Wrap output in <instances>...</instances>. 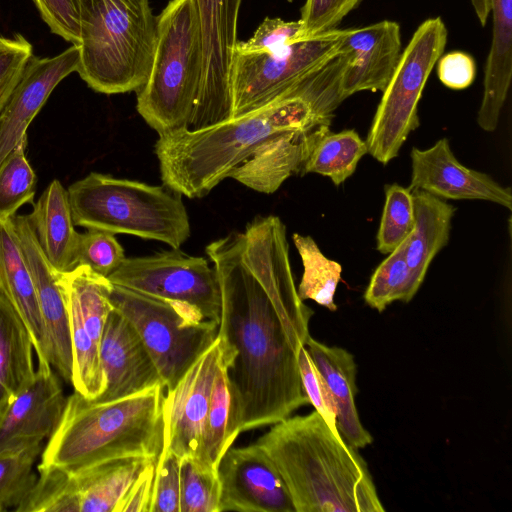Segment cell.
Segmentation results:
<instances>
[{"label": "cell", "mask_w": 512, "mask_h": 512, "mask_svg": "<svg viewBox=\"0 0 512 512\" xmlns=\"http://www.w3.org/2000/svg\"><path fill=\"white\" fill-rule=\"evenodd\" d=\"M349 55L341 50L267 105L200 129L159 136L155 153L163 184L201 198L269 139L330 126L345 100L342 80Z\"/></svg>", "instance_id": "obj_2"}, {"label": "cell", "mask_w": 512, "mask_h": 512, "mask_svg": "<svg viewBox=\"0 0 512 512\" xmlns=\"http://www.w3.org/2000/svg\"><path fill=\"white\" fill-rule=\"evenodd\" d=\"M305 347L333 396L341 437L357 450L371 444L373 438L362 425L355 405L357 366L354 356L346 349L327 346L311 336Z\"/></svg>", "instance_id": "obj_23"}, {"label": "cell", "mask_w": 512, "mask_h": 512, "mask_svg": "<svg viewBox=\"0 0 512 512\" xmlns=\"http://www.w3.org/2000/svg\"><path fill=\"white\" fill-rule=\"evenodd\" d=\"M415 225L412 191L397 183L385 186V203L377 232L376 249L390 254L411 235Z\"/></svg>", "instance_id": "obj_33"}, {"label": "cell", "mask_w": 512, "mask_h": 512, "mask_svg": "<svg viewBox=\"0 0 512 512\" xmlns=\"http://www.w3.org/2000/svg\"><path fill=\"white\" fill-rule=\"evenodd\" d=\"M66 403L62 386L49 363H38L34 377L0 415V452L49 438Z\"/></svg>", "instance_id": "obj_17"}, {"label": "cell", "mask_w": 512, "mask_h": 512, "mask_svg": "<svg viewBox=\"0 0 512 512\" xmlns=\"http://www.w3.org/2000/svg\"><path fill=\"white\" fill-rule=\"evenodd\" d=\"M218 512H295L286 485L255 443L229 448L217 466Z\"/></svg>", "instance_id": "obj_14"}, {"label": "cell", "mask_w": 512, "mask_h": 512, "mask_svg": "<svg viewBox=\"0 0 512 512\" xmlns=\"http://www.w3.org/2000/svg\"><path fill=\"white\" fill-rule=\"evenodd\" d=\"M301 40L304 39L300 20L284 21L267 17L249 40L238 41L236 53H275Z\"/></svg>", "instance_id": "obj_38"}, {"label": "cell", "mask_w": 512, "mask_h": 512, "mask_svg": "<svg viewBox=\"0 0 512 512\" xmlns=\"http://www.w3.org/2000/svg\"><path fill=\"white\" fill-rule=\"evenodd\" d=\"M33 351L27 326L0 287V415L34 377Z\"/></svg>", "instance_id": "obj_28"}, {"label": "cell", "mask_w": 512, "mask_h": 512, "mask_svg": "<svg viewBox=\"0 0 512 512\" xmlns=\"http://www.w3.org/2000/svg\"><path fill=\"white\" fill-rule=\"evenodd\" d=\"M33 55L32 44L21 34L0 36V110L19 81Z\"/></svg>", "instance_id": "obj_42"}, {"label": "cell", "mask_w": 512, "mask_h": 512, "mask_svg": "<svg viewBox=\"0 0 512 512\" xmlns=\"http://www.w3.org/2000/svg\"><path fill=\"white\" fill-rule=\"evenodd\" d=\"M343 36L344 29L337 28L275 53H236L231 83L232 117L267 105L324 66L341 51Z\"/></svg>", "instance_id": "obj_10"}, {"label": "cell", "mask_w": 512, "mask_h": 512, "mask_svg": "<svg viewBox=\"0 0 512 512\" xmlns=\"http://www.w3.org/2000/svg\"><path fill=\"white\" fill-rule=\"evenodd\" d=\"M448 31L440 17L422 22L401 53L382 91L369 128L368 153L386 165L398 156L411 132L419 127L418 103L426 82L444 52Z\"/></svg>", "instance_id": "obj_9"}, {"label": "cell", "mask_w": 512, "mask_h": 512, "mask_svg": "<svg viewBox=\"0 0 512 512\" xmlns=\"http://www.w3.org/2000/svg\"><path fill=\"white\" fill-rule=\"evenodd\" d=\"M79 64L78 47L69 48L53 57L32 55L22 75L0 110V165L22 142L27 129L56 86Z\"/></svg>", "instance_id": "obj_15"}, {"label": "cell", "mask_w": 512, "mask_h": 512, "mask_svg": "<svg viewBox=\"0 0 512 512\" xmlns=\"http://www.w3.org/2000/svg\"><path fill=\"white\" fill-rule=\"evenodd\" d=\"M74 225L180 246L190 236L181 195L140 181L92 172L67 189Z\"/></svg>", "instance_id": "obj_6"}, {"label": "cell", "mask_w": 512, "mask_h": 512, "mask_svg": "<svg viewBox=\"0 0 512 512\" xmlns=\"http://www.w3.org/2000/svg\"><path fill=\"white\" fill-rule=\"evenodd\" d=\"M292 238L303 265V275L297 288L299 297L336 311L334 296L341 280L342 266L327 258L311 236L294 233Z\"/></svg>", "instance_id": "obj_31"}, {"label": "cell", "mask_w": 512, "mask_h": 512, "mask_svg": "<svg viewBox=\"0 0 512 512\" xmlns=\"http://www.w3.org/2000/svg\"><path fill=\"white\" fill-rule=\"evenodd\" d=\"M110 300L134 326L150 353L165 390L215 341L218 323L191 305L112 284Z\"/></svg>", "instance_id": "obj_8"}, {"label": "cell", "mask_w": 512, "mask_h": 512, "mask_svg": "<svg viewBox=\"0 0 512 512\" xmlns=\"http://www.w3.org/2000/svg\"><path fill=\"white\" fill-rule=\"evenodd\" d=\"M151 463L140 458H125L76 473L60 469L59 511L120 512L128 491Z\"/></svg>", "instance_id": "obj_21"}, {"label": "cell", "mask_w": 512, "mask_h": 512, "mask_svg": "<svg viewBox=\"0 0 512 512\" xmlns=\"http://www.w3.org/2000/svg\"><path fill=\"white\" fill-rule=\"evenodd\" d=\"M420 286L406 262L403 243L374 270L364 300L369 307L382 312L395 301H411Z\"/></svg>", "instance_id": "obj_32"}, {"label": "cell", "mask_w": 512, "mask_h": 512, "mask_svg": "<svg viewBox=\"0 0 512 512\" xmlns=\"http://www.w3.org/2000/svg\"><path fill=\"white\" fill-rule=\"evenodd\" d=\"M477 18L482 26H485L490 14V0H471Z\"/></svg>", "instance_id": "obj_46"}, {"label": "cell", "mask_w": 512, "mask_h": 512, "mask_svg": "<svg viewBox=\"0 0 512 512\" xmlns=\"http://www.w3.org/2000/svg\"><path fill=\"white\" fill-rule=\"evenodd\" d=\"M42 442L0 452V512L15 510L36 482L33 466Z\"/></svg>", "instance_id": "obj_34"}, {"label": "cell", "mask_w": 512, "mask_h": 512, "mask_svg": "<svg viewBox=\"0 0 512 512\" xmlns=\"http://www.w3.org/2000/svg\"><path fill=\"white\" fill-rule=\"evenodd\" d=\"M436 64L438 78L448 88L462 90L475 79V60L466 52L452 51L441 55Z\"/></svg>", "instance_id": "obj_44"}, {"label": "cell", "mask_w": 512, "mask_h": 512, "mask_svg": "<svg viewBox=\"0 0 512 512\" xmlns=\"http://www.w3.org/2000/svg\"><path fill=\"white\" fill-rule=\"evenodd\" d=\"M202 74L188 129L207 127L232 117V70L241 0H196Z\"/></svg>", "instance_id": "obj_12"}, {"label": "cell", "mask_w": 512, "mask_h": 512, "mask_svg": "<svg viewBox=\"0 0 512 512\" xmlns=\"http://www.w3.org/2000/svg\"><path fill=\"white\" fill-rule=\"evenodd\" d=\"M366 153V142L356 130H329L312 146L300 175L320 174L329 177L333 184L338 186L354 174L359 161Z\"/></svg>", "instance_id": "obj_30"}, {"label": "cell", "mask_w": 512, "mask_h": 512, "mask_svg": "<svg viewBox=\"0 0 512 512\" xmlns=\"http://www.w3.org/2000/svg\"><path fill=\"white\" fill-rule=\"evenodd\" d=\"M51 32L74 45L79 44L78 0H33Z\"/></svg>", "instance_id": "obj_43"}, {"label": "cell", "mask_w": 512, "mask_h": 512, "mask_svg": "<svg viewBox=\"0 0 512 512\" xmlns=\"http://www.w3.org/2000/svg\"><path fill=\"white\" fill-rule=\"evenodd\" d=\"M361 2L362 0H306L300 18L303 39L337 29L342 20Z\"/></svg>", "instance_id": "obj_39"}, {"label": "cell", "mask_w": 512, "mask_h": 512, "mask_svg": "<svg viewBox=\"0 0 512 512\" xmlns=\"http://www.w3.org/2000/svg\"><path fill=\"white\" fill-rule=\"evenodd\" d=\"M77 73L94 91H138L156 49L157 17L149 0H78Z\"/></svg>", "instance_id": "obj_5"}, {"label": "cell", "mask_w": 512, "mask_h": 512, "mask_svg": "<svg viewBox=\"0 0 512 512\" xmlns=\"http://www.w3.org/2000/svg\"><path fill=\"white\" fill-rule=\"evenodd\" d=\"M202 74L196 0H170L157 16L151 71L137 91V111L159 136L188 128Z\"/></svg>", "instance_id": "obj_7"}, {"label": "cell", "mask_w": 512, "mask_h": 512, "mask_svg": "<svg viewBox=\"0 0 512 512\" xmlns=\"http://www.w3.org/2000/svg\"><path fill=\"white\" fill-rule=\"evenodd\" d=\"M105 389L95 400L130 396L162 384L158 369L134 326L115 308L106 320L99 346Z\"/></svg>", "instance_id": "obj_19"}, {"label": "cell", "mask_w": 512, "mask_h": 512, "mask_svg": "<svg viewBox=\"0 0 512 512\" xmlns=\"http://www.w3.org/2000/svg\"><path fill=\"white\" fill-rule=\"evenodd\" d=\"M180 463L178 456L164 449L155 467L150 512H180Z\"/></svg>", "instance_id": "obj_41"}, {"label": "cell", "mask_w": 512, "mask_h": 512, "mask_svg": "<svg viewBox=\"0 0 512 512\" xmlns=\"http://www.w3.org/2000/svg\"><path fill=\"white\" fill-rule=\"evenodd\" d=\"M234 356L235 351L227 342L214 380L198 460L202 466L214 471H217L220 459L235 441L230 430L232 398L227 373Z\"/></svg>", "instance_id": "obj_29"}, {"label": "cell", "mask_w": 512, "mask_h": 512, "mask_svg": "<svg viewBox=\"0 0 512 512\" xmlns=\"http://www.w3.org/2000/svg\"><path fill=\"white\" fill-rule=\"evenodd\" d=\"M220 483L217 471L193 458L180 463V512H218Z\"/></svg>", "instance_id": "obj_36"}, {"label": "cell", "mask_w": 512, "mask_h": 512, "mask_svg": "<svg viewBox=\"0 0 512 512\" xmlns=\"http://www.w3.org/2000/svg\"><path fill=\"white\" fill-rule=\"evenodd\" d=\"M164 399L162 384L109 401L88 399L74 391L66 398L38 468L76 473L125 458L156 465L166 446Z\"/></svg>", "instance_id": "obj_4"}, {"label": "cell", "mask_w": 512, "mask_h": 512, "mask_svg": "<svg viewBox=\"0 0 512 512\" xmlns=\"http://www.w3.org/2000/svg\"><path fill=\"white\" fill-rule=\"evenodd\" d=\"M26 143L22 141L0 165V220L11 219L34 198L37 177L25 155Z\"/></svg>", "instance_id": "obj_35"}, {"label": "cell", "mask_w": 512, "mask_h": 512, "mask_svg": "<svg viewBox=\"0 0 512 512\" xmlns=\"http://www.w3.org/2000/svg\"><path fill=\"white\" fill-rule=\"evenodd\" d=\"M410 156L411 191L422 190L443 200H485L512 209L511 189L460 163L446 138L424 150L413 147Z\"/></svg>", "instance_id": "obj_16"}, {"label": "cell", "mask_w": 512, "mask_h": 512, "mask_svg": "<svg viewBox=\"0 0 512 512\" xmlns=\"http://www.w3.org/2000/svg\"><path fill=\"white\" fill-rule=\"evenodd\" d=\"M27 217L52 268L58 273L74 269L80 234L74 229L67 190L59 180L47 186Z\"/></svg>", "instance_id": "obj_25"}, {"label": "cell", "mask_w": 512, "mask_h": 512, "mask_svg": "<svg viewBox=\"0 0 512 512\" xmlns=\"http://www.w3.org/2000/svg\"><path fill=\"white\" fill-rule=\"evenodd\" d=\"M155 467L154 463L149 464L135 481L122 503L120 512H150L154 491Z\"/></svg>", "instance_id": "obj_45"}, {"label": "cell", "mask_w": 512, "mask_h": 512, "mask_svg": "<svg viewBox=\"0 0 512 512\" xmlns=\"http://www.w3.org/2000/svg\"><path fill=\"white\" fill-rule=\"evenodd\" d=\"M0 287L28 328L38 363H49L47 336L33 279L12 219L0 220Z\"/></svg>", "instance_id": "obj_24"}, {"label": "cell", "mask_w": 512, "mask_h": 512, "mask_svg": "<svg viewBox=\"0 0 512 512\" xmlns=\"http://www.w3.org/2000/svg\"><path fill=\"white\" fill-rule=\"evenodd\" d=\"M14 228L25 255L48 342L49 363L70 382L72 349L67 303L57 272L45 257L27 215H14Z\"/></svg>", "instance_id": "obj_18"}, {"label": "cell", "mask_w": 512, "mask_h": 512, "mask_svg": "<svg viewBox=\"0 0 512 512\" xmlns=\"http://www.w3.org/2000/svg\"><path fill=\"white\" fill-rule=\"evenodd\" d=\"M298 364L304 392L315 411H317L329 426L337 429V408L328 385L303 346L299 350Z\"/></svg>", "instance_id": "obj_40"}, {"label": "cell", "mask_w": 512, "mask_h": 512, "mask_svg": "<svg viewBox=\"0 0 512 512\" xmlns=\"http://www.w3.org/2000/svg\"><path fill=\"white\" fill-rule=\"evenodd\" d=\"M226 347V339L218 332L177 384L165 390V449L180 459L199 460L214 380Z\"/></svg>", "instance_id": "obj_13"}, {"label": "cell", "mask_w": 512, "mask_h": 512, "mask_svg": "<svg viewBox=\"0 0 512 512\" xmlns=\"http://www.w3.org/2000/svg\"><path fill=\"white\" fill-rule=\"evenodd\" d=\"M415 225L404 242L406 262L422 284L430 263L447 245L456 208L422 190H413Z\"/></svg>", "instance_id": "obj_27"}, {"label": "cell", "mask_w": 512, "mask_h": 512, "mask_svg": "<svg viewBox=\"0 0 512 512\" xmlns=\"http://www.w3.org/2000/svg\"><path fill=\"white\" fill-rule=\"evenodd\" d=\"M342 47L349 61L342 80L344 99L361 91H383L402 53L400 26L383 20L359 28L344 29Z\"/></svg>", "instance_id": "obj_20"}, {"label": "cell", "mask_w": 512, "mask_h": 512, "mask_svg": "<svg viewBox=\"0 0 512 512\" xmlns=\"http://www.w3.org/2000/svg\"><path fill=\"white\" fill-rule=\"evenodd\" d=\"M205 251L220 285L218 332L235 351L227 373L236 440L309 404L298 354L314 312L298 295L279 217L258 216Z\"/></svg>", "instance_id": "obj_1"}, {"label": "cell", "mask_w": 512, "mask_h": 512, "mask_svg": "<svg viewBox=\"0 0 512 512\" xmlns=\"http://www.w3.org/2000/svg\"><path fill=\"white\" fill-rule=\"evenodd\" d=\"M295 512H383L367 463L324 418L289 416L257 439Z\"/></svg>", "instance_id": "obj_3"}, {"label": "cell", "mask_w": 512, "mask_h": 512, "mask_svg": "<svg viewBox=\"0 0 512 512\" xmlns=\"http://www.w3.org/2000/svg\"><path fill=\"white\" fill-rule=\"evenodd\" d=\"M492 42L477 123L486 132L497 128L512 76V0H490Z\"/></svg>", "instance_id": "obj_26"}, {"label": "cell", "mask_w": 512, "mask_h": 512, "mask_svg": "<svg viewBox=\"0 0 512 512\" xmlns=\"http://www.w3.org/2000/svg\"><path fill=\"white\" fill-rule=\"evenodd\" d=\"M115 234L88 229L79 235L77 266L87 265L96 273L109 277L125 260L123 247Z\"/></svg>", "instance_id": "obj_37"}, {"label": "cell", "mask_w": 512, "mask_h": 512, "mask_svg": "<svg viewBox=\"0 0 512 512\" xmlns=\"http://www.w3.org/2000/svg\"><path fill=\"white\" fill-rule=\"evenodd\" d=\"M110 282L153 297L183 302L218 323L220 285L215 268L203 257L172 248L148 256L125 258Z\"/></svg>", "instance_id": "obj_11"}, {"label": "cell", "mask_w": 512, "mask_h": 512, "mask_svg": "<svg viewBox=\"0 0 512 512\" xmlns=\"http://www.w3.org/2000/svg\"><path fill=\"white\" fill-rule=\"evenodd\" d=\"M329 130L330 126H323L273 137L253 151L229 177L255 191L273 193L290 176L300 174L312 146Z\"/></svg>", "instance_id": "obj_22"}]
</instances>
